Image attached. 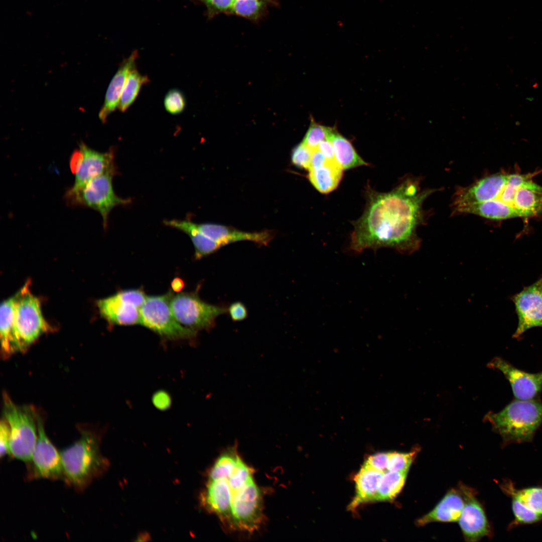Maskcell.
<instances>
[{
  "label": "cell",
  "mask_w": 542,
  "mask_h": 542,
  "mask_svg": "<svg viewBox=\"0 0 542 542\" xmlns=\"http://www.w3.org/2000/svg\"><path fill=\"white\" fill-rule=\"evenodd\" d=\"M434 190H422L418 181L408 179L388 192L366 188L361 216L352 222L350 249L390 247L405 251L417 245L416 231L423 221V205Z\"/></svg>",
  "instance_id": "6da1fadb"
},
{
  "label": "cell",
  "mask_w": 542,
  "mask_h": 542,
  "mask_svg": "<svg viewBox=\"0 0 542 542\" xmlns=\"http://www.w3.org/2000/svg\"><path fill=\"white\" fill-rule=\"evenodd\" d=\"M487 366L503 373L509 382L516 399H534L542 391V371L528 373L498 357L493 358Z\"/></svg>",
  "instance_id": "4fadbf2b"
},
{
  "label": "cell",
  "mask_w": 542,
  "mask_h": 542,
  "mask_svg": "<svg viewBox=\"0 0 542 542\" xmlns=\"http://www.w3.org/2000/svg\"><path fill=\"white\" fill-rule=\"evenodd\" d=\"M184 285L183 281L179 278H175L171 283L172 289L175 292H180Z\"/></svg>",
  "instance_id": "ab89813d"
},
{
  "label": "cell",
  "mask_w": 542,
  "mask_h": 542,
  "mask_svg": "<svg viewBox=\"0 0 542 542\" xmlns=\"http://www.w3.org/2000/svg\"><path fill=\"white\" fill-rule=\"evenodd\" d=\"M139 56L137 50L132 51L128 57L121 62L113 76L107 89L104 103L99 113V117L102 122H105L110 114L118 107L126 79L130 71L136 67Z\"/></svg>",
  "instance_id": "ac0fdd59"
},
{
  "label": "cell",
  "mask_w": 542,
  "mask_h": 542,
  "mask_svg": "<svg viewBox=\"0 0 542 542\" xmlns=\"http://www.w3.org/2000/svg\"><path fill=\"white\" fill-rule=\"evenodd\" d=\"M484 419L504 442H528L542 424V403L535 399H516L498 413L489 412Z\"/></svg>",
  "instance_id": "277c9868"
},
{
  "label": "cell",
  "mask_w": 542,
  "mask_h": 542,
  "mask_svg": "<svg viewBox=\"0 0 542 542\" xmlns=\"http://www.w3.org/2000/svg\"><path fill=\"white\" fill-rule=\"evenodd\" d=\"M186 99L179 89H171L166 94L164 105L166 111L172 114H178L184 111L186 106Z\"/></svg>",
  "instance_id": "1f68e13d"
},
{
  "label": "cell",
  "mask_w": 542,
  "mask_h": 542,
  "mask_svg": "<svg viewBox=\"0 0 542 542\" xmlns=\"http://www.w3.org/2000/svg\"><path fill=\"white\" fill-rule=\"evenodd\" d=\"M313 151L303 142L296 146L291 155L292 163L297 167L308 170L310 168Z\"/></svg>",
  "instance_id": "836d02e7"
},
{
  "label": "cell",
  "mask_w": 542,
  "mask_h": 542,
  "mask_svg": "<svg viewBox=\"0 0 542 542\" xmlns=\"http://www.w3.org/2000/svg\"><path fill=\"white\" fill-rule=\"evenodd\" d=\"M116 174L108 173L98 176L76 189L69 188L65 194V199L69 205L87 207L98 212L106 229L109 215L116 206L129 204V198L119 197L114 192L112 179Z\"/></svg>",
  "instance_id": "8992f818"
},
{
  "label": "cell",
  "mask_w": 542,
  "mask_h": 542,
  "mask_svg": "<svg viewBox=\"0 0 542 542\" xmlns=\"http://www.w3.org/2000/svg\"><path fill=\"white\" fill-rule=\"evenodd\" d=\"M327 139L332 145L336 161L343 170L368 165L357 153L351 142L335 129L332 128Z\"/></svg>",
  "instance_id": "cb8c5ba5"
},
{
  "label": "cell",
  "mask_w": 542,
  "mask_h": 542,
  "mask_svg": "<svg viewBox=\"0 0 542 542\" xmlns=\"http://www.w3.org/2000/svg\"><path fill=\"white\" fill-rule=\"evenodd\" d=\"M150 81L149 77L140 73L136 67L131 70L121 93L117 107L119 111L125 112L136 100L143 86Z\"/></svg>",
  "instance_id": "4316f807"
},
{
  "label": "cell",
  "mask_w": 542,
  "mask_h": 542,
  "mask_svg": "<svg viewBox=\"0 0 542 542\" xmlns=\"http://www.w3.org/2000/svg\"><path fill=\"white\" fill-rule=\"evenodd\" d=\"M14 296L5 300L1 306V353L5 358L18 351L14 326Z\"/></svg>",
  "instance_id": "603a6c76"
},
{
  "label": "cell",
  "mask_w": 542,
  "mask_h": 542,
  "mask_svg": "<svg viewBox=\"0 0 542 542\" xmlns=\"http://www.w3.org/2000/svg\"><path fill=\"white\" fill-rule=\"evenodd\" d=\"M4 416L10 429V455L30 463L38 438V415L32 407L16 405L5 394Z\"/></svg>",
  "instance_id": "5b68a950"
},
{
  "label": "cell",
  "mask_w": 542,
  "mask_h": 542,
  "mask_svg": "<svg viewBox=\"0 0 542 542\" xmlns=\"http://www.w3.org/2000/svg\"><path fill=\"white\" fill-rule=\"evenodd\" d=\"M512 499V508L515 518L514 523H532L542 519L539 516L528 510L517 499L513 498Z\"/></svg>",
  "instance_id": "d6a6232c"
},
{
  "label": "cell",
  "mask_w": 542,
  "mask_h": 542,
  "mask_svg": "<svg viewBox=\"0 0 542 542\" xmlns=\"http://www.w3.org/2000/svg\"><path fill=\"white\" fill-rule=\"evenodd\" d=\"M163 223L166 226L185 233L190 237L195 248V257L197 259L209 255L222 247L220 244L204 235L197 224L189 219L165 220Z\"/></svg>",
  "instance_id": "ffe728a7"
},
{
  "label": "cell",
  "mask_w": 542,
  "mask_h": 542,
  "mask_svg": "<svg viewBox=\"0 0 542 542\" xmlns=\"http://www.w3.org/2000/svg\"><path fill=\"white\" fill-rule=\"evenodd\" d=\"M277 0H234L231 15L257 23L267 16L270 7H278Z\"/></svg>",
  "instance_id": "d4e9b609"
},
{
  "label": "cell",
  "mask_w": 542,
  "mask_h": 542,
  "mask_svg": "<svg viewBox=\"0 0 542 542\" xmlns=\"http://www.w3.org/2000/svg\"><path fill=\"white\" fill-rule=\"evenodd\" d=\"M416 450L408 453L389 452L388 471L408 473L415 456L417 454Z\"/></svg>",
  "instance_id": "f546056e"
},
{
  "label": "cell",
  "mask_w": 542,
  "mask_h": 542,
  "mask_svg": "<svg viewBox=\"0 0 542 542\" xmlns=\"http://www.w3.org/2000/svg\"><path fill=\"white\" fill-rule=\"evenodd\" d=\"M38 438L31 461L33 477L56 480L64 478L60 453L47 437L43 421L37 416Z\"/></svg>",
  "instance_id": "8fae6325"
},
{
  "label": "cell",
  "mask_w": 542,
  "mask_h": 542,
  "mask_svg": "<svg viewBox=\"0 0 542 542\" xmlns=\"http://www.w3.org/2000/svg\"><path fill=\"white\" fill-rule=\"evenodd\" d=\"M253 474L236 447L228 448L209 471L201 506L230 530H256L263 519V495Z\"/></svg>",
  "instance_id": "7a4b0ae2"
},
{
  "label": "cell",
  "mask_w": 542,
  "mask_h": 542,
  "mask_svg": "<svg viewBox=\"0 0 542 542\" xmlns=\"http://www.w3.org/2000/svg\"><path fill=\"white\" fill-rule=\"evenodd\" d=\"M518 317L513 338H518L528 329L542 327V277L513 297Z\"/></svg>",
  "instance_id": "7c38bea8"
},
{
  "label": "cell",
  "mask_w": 542,
  "mask_h": 542,
  "mask_svg": "<svg viewBox=\"0 0 542 542\" xmlns=\"http://www.w3.org/2000/svg\"><path fill=\"white\" fill-rule=\"evenodd\" d=\"M100 442L96 433L84 430L76 442L60 453L64 478L76 489H84L108 467Z\"/></svg>",
  "instance_id": "3957f363"
},
{
  "label": "cell",
  "mask_w": 542,
  "mask_h": 542,
  "mask_svg": "<svg viewBox=\"0 0 542 542\" xmlns=\"http://www.w3.org/2000/svg\"><path fill=\"white\" fill-rule=\"evenodd\" d=\"M513 207L519 217L533 216L542 213V187L531 178L525 181L516 191Z\"/></svg>",
  "instance_id": "44dd1931"
},
{
  "label": "cell",
  "mask_w": 542,
  "mask_h": 542,
  "mask_svg": "<svg viewBox=\"0 0 542 542\" xmlns=\"http://www.w3.org/2000/svg\"><path fill=\"white\" fill-rule=\"evenodd\" d=\"M170 293L147 297L140 309V324L169 340L193 339L196 332L181 324L170 306Z\"/></svg>",
  "instance_id": "ba28073f"
},
{
  "label": "cell",
  "mask_w": 542,
  "mask_h": 542,
  "mask_svg": "<svg viewBox=\"0 0 542 542\" xmlns=\"http://www.w3.org/2000/svg\"><path fill=\"white\" fill-rule=\"evenodd\" d=\"M114 159L115 149L113 148L106 152H99L81 143L70 159V168L75 176L74 183L70 188L78 189L104 174H117Z\"/></svg>",
  "instance_id": "30bf717a"
},
{
  "label": "cell",
  "mask_w": 542,
  "mask_h": 542,
  "mask_svg": "<svg viewBox=\"0 0 542 542\" xmlns=\"http://www.w3.org/2000/svg\"><path fill=\"white\" fill-rule=\"evenodd\" d=\"M332 128L318 124L312 120L303 143L312 151L315 150L321 141L327 139Z\"/></svg>",
  "instance_id": "f1b7e54d"
},
{
  "label": "cell",
  "mask_w": 542,
  "mask_h": 542,
  "mask_svg": "<svg viewBox=\"0 0 542 542\" xmlns=\"http://www.w3.org/2000/svg\"><path fill=\"white\" fill-rule=\"evenodd\" d=\"M101 315L107 321L117 325L140 324V308L126 297L123 291L97 302Z\"/></svg>",
  "instance_id": "2e32d148"
},
{
  "label": "cell",
  "mask_w": 542,
  "mask_h": 542,
  "mask_svg": "<svg viewBox=\"0 0 542 542\" xmlns=\"http://www.w3.org/2000/svg\"><path fill=\"white\" fill-rule=\"evenodd\" d=\"M343 171L336 160L327 159L318 149L313 151L308 178L319 192L327 194L335 190L342 179Z\"/></svg>",
  "instance_id": "9a60e30c"
},
{
  "label": "cell",
  "mask_w": 542,
  "mask_h": 542,
  "mask_svg": "<svg viewBox=\"0 0 542 542\" xmlns=\"http://www.w3.org/2000/svg\"><path fill=\"white\" fill-rule=\"evenodd\" d=\"M502 489L511 498L519 501L528 510L542 518V487L516 489L510 482L502 485Z\"/></svg>",
  "instance_id": "484cf974"
},
{
  "label": "cell",
  "mask_w": 542,
  "mask_h": 542,
  "mask_svg": "<svg viewBox=\"0 0 542 542\" xmlns=\"http://www.w3.org/2000/svg\"><path fill=\"white\" fill-rule=\"evenodd\" d=\"M229 316L233 321H240L247 317V309L241 302H236L231 304L228 308Z\"/></svg>",
  "instance_id": "8d00e7d4"
},
{
  "label": "cell",
  "mask_w": 542,
  "mask_h": 542,
  "mask_svg": "<svg viewBox=\"0 0 542 542\" xmlns=\"http://www.w3.org/2000/svg\"><path fill=\"white\" fill-rule=\"evenodd\" d=\"M14 326L18 351L25 350L50 326L44 318L39 300L27 285L15 296Z\"/></svg>",
  "instance_id": "52a82bcc"
},
{
  "label": "cell",
  "mask_w": 542,
  "mask_h": 542,
  "mask_svg": "<svg viewBox=\"0 0 542 542\" xmlns=\"http://www.w3.org/2000/svg\"><path fill=\"white\" fill-rule=\"evenodd\" d=\"M317 149L327 159L336 160L332 145L329 140L325 139L321 141L319 143Z\"/></svg>",
  "instance_id": "f35d334b"
},
{
  "label": "cell",
  "mask_w": 542,
  "mask_h": 542,
  "mask_svg": "<svg viewBox=\"0 0 542 542\" xmlns=\"http://www.w3.org/2000/svg\"><path fill=\"white\" fill-rule=\"evenodd\" d=\"M153 402L161 410H167L170 406L171 399L169 394L164 390H159L153 395Z\"/></svg>",
  "instance_id": "74e56055"
},
{
  "label": "cell",
  "mask_w": 542,
  "mask_h": 542,
  "mask_svg": "<svg viewBox=\"0 0 542 542\" xmlns=\"http://www.w3.org/2000/svg\"><path fill=\"white\" fill-rule=\"evenodd\" d=\"M407 473L388 471L383 473L379 482L376 501H390L400 492Z\"/></svg>",
  "instance_id": "83f0119b"
},
{
  "label": "cell",
  "mask_w": 542,
  "mask_h": 542,
  "mask_svg": "<svg viewBox=\"0 0 542 542\" xmlns=\"http://www.w3.org/2000/svg\"><path fill=\"white\" fill-rule=\"evenodd\" d=\"M383 473L362 466L355 477L356 494L349 505L350 509L366 502L376 501L379 482Z\"/></svg>",
  "instance_id": "7402d4cb"
},
{
  "label": "cell",
  "mask_w": 542,
  "mask_h": 542,
  "mask_svg": "<svg viewBox=\"0 0 542 542\" xmlns=\"http://www.w3.org/2000/svg\"><path fill=\"white\" fill-rule=\"evenodd\" d=\"M462 495L457 490L449 491L433 509L417 520V525L424 526L432 522L458 520L464 505Z\"/></svg>",
  "instance_id": "d6986e66"
},
{
  "label": "cell",
  "mask_w": 542,
  "mask_h": 542,
  "mask_svg": "<svg viewBox=\"0 0 542 542\" xmlns=\"http://www.w3.org/2000/svg\"><path fill=\"white\" fill-rule=\"evenodd\" d=\"M10 429L4 418L0 424V455L1 457L10 455Z\"/></svg>",
  "instance_id": "d590c367"
},
{
  "label": "cell",
  "mask_w": 542,
  "mask_h": 542,
  "mask_svg": "<svg viewBox=\"0 0 542 542\" xmlns=\"http://www.w3.org/2000/svg\"><path fill=\"white\" fill-rule=\"evenodd\" d=\"M389 453L381 452L369 456L363 465L385 472L387 470Z\"/></svg>",
  "instance_id": "e575fe53"
},
{
  "label": "cell",
  "mask_w": 542,
  "mask_h": 542,
  "mask_svg": "<svg viewBox=\"0 0 542 542\" xmlns=\"http://www.w3.org/2000/svg\"><path fill=\"white\" fill-rule=\"evenodd\" d=\"M464 499V505L458 519L465 539L468 541H477L489 533L490 529L485 512L470 489L463 487L461 489Z\"/></svg>",
  "instance_id": "5bb4252c"
},
{
  "label": "cell",
  "mask_w": 542,
  "mask_h": 542,
  "mask_svg": "<svg viewBox=\"0 0 542 542\" xmlns=\"http://www.w3.org/2000/svg\"><path fill=\"white\" fill-rule=\"evenodd\" d=\"M170 306L177 320L196 332L211 329L215 325L216 319L228 312L226 307L202 301L197 293H179L172 295Z\"/></svg>",
  "instance_id": "9c48e42d"
},
{
  "label": "cell",
  "mask_w": 542,
  "mask_h": 542,
  "mask_svg": "<svg viewBox=\"0 0 542 542\" xmlns=\"http://www.w3.org/2000/svg\"><path fill=\"white\" fill-rule=\"evenodd\" d=\"M197 225L204 235L222 246L241 241H250L260 245H266L273 238V233L268 230L249 232L214 223H204Z\"/></svg>",
  "instance_id": "e0dca14e"
},
{
  "label": "cell",
  "mask_w": 542,
  "mask_h": 542,
  "mask_svg": "<svg viewBox=\"0 0 542 542\" xmlns=\"http://www.w3.org/2000/svg\"><path fill=\"white\" fill-rule=\"evenodd\" d=\"M203 5L206 8L205 15L211 20L220 14L231 15L234 0H192Z\"/></svg>",
  "instance_id": "4dcf8cb0"
}]
</instances>
